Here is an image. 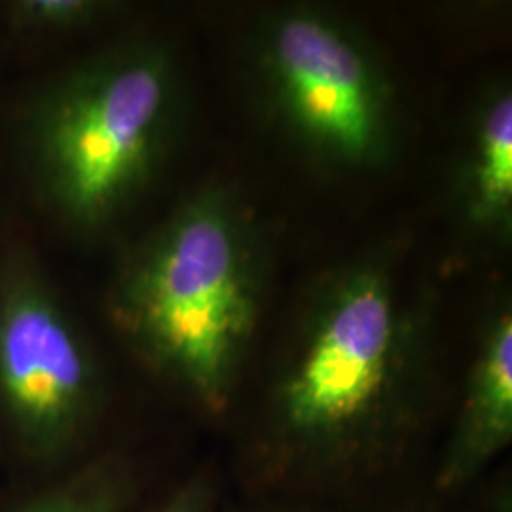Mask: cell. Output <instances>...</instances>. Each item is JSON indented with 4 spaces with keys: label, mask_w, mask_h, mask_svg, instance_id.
<instances>
[{
    "label": "cell",
    "mask_w": 512,
    "mask_h": 512,
    "mask_svg": "<svg viewBox=\"0 0 512 512\" xmlns=\"http://www.w3.org/2000/svg\"><path fill=\"white\" fill-rule=\"evenodd\" d=\"M482 512H512L511 490L505 486L497 488V492L488 499Z\"/></svg>",
    "instance_id": "cell-11"
},
{
    "label": "cell",
    "mask_w": 512,
    "mask_h": 512,
    "mask_svg": "<svg viewBox=\"0 0 512 512\" xmlns=\"http://www.w3.org/2000/svg\"><path fill=\"white\" fill-rule=\"evenodd\" d=\"M184 105L177 54L156 38L114 44L55 74L19 122L40 198L80 236L107 230L164 171Z\"/></svg>",
    "instance_id": "cell-3"
},
{
    "label": "cell",
    "mask_w": 512,
    "mask_h": 512,
    "mask_svg": "<svg viewBox=\"0 0 512 512\" xmlns=\"http://www.w3.org/2000/svg\"><path fill=\"white\" fill-rule=\"evenodd\" d=\"M511 440L512 304L509 294L499 293L478 325L458 418L435 478L437 488H465Z\"/></svg>",
    "instance_id": "cell-7"
},
{
    "label": "cell",
    "mask_w": 512,
    "mask_h": 512,
    "mask_svg": "<svg viewBox=\"0 0 512 512\" xmlns=\"http://www.w3.org/2000/svg\"><path fill=\"white\" fill-rule=\"evenodd\" d=\"M215 499V480L207 473H196L148 512H213Z\"/></svg>",
    "instance_id": "cell-10"
},
{
    "label": "cell",
    "mask_w": 512,
    "mask_h": 512,
    "mask_svg": "<svg viewBox=\"0 0 512 512\" xmlns=\"http://www.w3.org/2000/svg\"><path fill=\"white\" fill-rule=\"evenodd\" d=\"M92 348L54 287L31 264L0 272V414L19 448L59 463L84 444L101 410Z\"/></svg>",
    "instance_id": "cell-5"
},
{
    "label": "cell",
    "mask_w": 512,
    "mask_h": 512,
    "mask_svg": "<svg viewBox=\"0 0 512 512\" xmlns=\"http://www.w3.org/2000/svg\"><path fill=\"white\" fill-rule=\"evenodd\" d=\"M410 512H412V511H410Z\"/></svg>",
    "instance_id": "cell-12"
},
{
    "label": "cell",
    "mask_w": 512,
    "mask_h": 512,
    "mask_svg": "<svg viewBox=\"0 0 512 512\" xmlns=\"http://www.w3.org/2000/svg\"><path fill=\"white\" fill-rule=\"evenodd\" d=\"M120 10L105 0H16L6 4L8 23L27 37H65L90 29Z\"/></svg>",
    "instance_id": "cell-9"
},
{
    "label": "cell",
    "mask_w": 512,
    "mask_h": 512,
    "mask_svg": "<svg viewBox=\"0 0 512 512\" xmlns=\"http://www.w3.org/2000/svg\"><path fill=\"white\" fill-rule=\"evenodd\" d=\"M268 281L253 207L228 184H203L124 253L110 317L156 374L220 414L255 344Z\"/></svg>",
    "instance_id": "cell-2"
},
{
    "label": "cell",
    "mask_w": 512,
    "mask_h": 512,
    "mask_svg": "<svg viewBox=\"0 0 512 512\" xmlns=\"http://www.w3.org/2000/svg\"><path fill=\"white\" fill-rule=\"evenodd\" d=\"M135 492L128 467L114 458L88 461L8 512H126Z\"/></svg>",
    "instance_id": "cell-8"
},
{
    "label": "cell",
    "mask_w": 512,
    "mask_h": 512,
    "mask_svg": "<svg viewBox=\"0 0 512 512\" xmlns=\"http://www.w3.org/2000/svg\"><path fill=\"white\" fill-rule=\"evenodd\" d=\"M461 241L478 253L507 251L512 239V90L495 78L467 112L450 184Z\"/></svg>",
    "instance_id": "cell-6"
},
{
    "label": "cell",
    "mask_w": 512,
    "mask_h": 512,
    "mask_svg": "<svg viewBox=\"0 0 512 512\" xmlns=\"http://www.w3.org/2000/svg\"><path fill=\"white\" fill-rule=\"evenodd\" d=\"M380 243L319 275L270 387L266 446L285 473L340 478L408 439L427 397L435 300Z\"/></svg>",
    "instance_id": "cell-1"
},
{
    "label": "cell",
    "mask_w": 512,
    "mask_h": 512,
    "mask_svg": "<svg viewBox=\"0 0 512 512\" xmlns=\"http://www.w3.org/2000/svg\"><path fill=\"white\" fill-rule=\"evenodd\" d=\"M247 54L264 120L306 164L353 175L395 160L399 90L353 21L310 2L270 8L253 25Z\"/></svg>",
    "instance_id": "cell-4"
}]
</instances>
